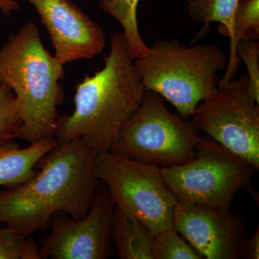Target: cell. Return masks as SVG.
Returning <instances> with one entry per match:
<instances>
[{
  "instance_id": "10",
  "label": "cell",
  "mask_w": 259,
  "mask_h": 259,
  "mask_svg": "<svg viewBox=\"0 0 259 259\" xmlns=\"http://www.w3.org/2000/svg\"><path fill=\"white\" fill-rule=\"evenodd\" d=\"M229 209L178 202L174 229L204 258H243L246 221Z\"/></svg>"
},
{
  "instance_id": "5",
  "label": "cell",
  "mask_w": 259,
  "mask_h": 259,
  "mask_svg": "<svg viewBox=\"0 0 259 259\" xmlns=\"http://www.w3.org/2000/svg\"><path fill=\"white\" fill-rule=\"evenodd\" d=\"M201 139L192 122L172 114L161 95L146 90L110 151L146 164L169 167L192 161Z\"/></svg>"
},
{
  "instance_id": "11",
  "label": "cell",
  "mask_w": 259,
  "mask_h": 259,
  "mask_svg": "<svg viewBox=\"0 0 259 259\" xmlns=\"http://www.w3.org/2000/svg\"><path fill=\"white\" fill-rule=\"evenodd\" d=\"M37 10L55 49V58L64 65L91 59L101 54L106 39L101 27L70 0H26Z\"/></svg>"
},
{
  "instance_id": "14",
  "label": "cell",
  "mask_w": 259,
  "mask_h": 259,
  "mask_svg": "<svg viewBox=\"0 0 259 259\" xmlns=\"http://www.w3.org/2000/svg\"><path fill=\"white\" fill-rule=\"evenodd\" d=\"M221 35L231 38V54L226 74L222 81H218L219 88L233 79L238 69L239 59L236 54L237 44L243 40H258L259 0H238L229 26Z\"/></svg>"
},
{
  "instance_id": "22",
  "label": "cell",
  "mask_w": 259,
  "mask_h": 259,
  "mask_svg": "<svg viewBox=\"0 0 259 259\" xmlns=\"http://www.w3.org/2000/svg\"><path fill=\"white\" fill-rule=\"evenodd\" d=\"M19 3L17 0H0V11L3 15L9 16L13 12L19 9Z\"/></svg>"
},
{
  "instance_id": "8",
  "label": "cell",
  "mask_w": 259,
  "mask_h": 259,
  "mask_svg": "<svg viewBox=\"0 0 259 259\" xmlns=\"http://www.w3.org/2000/svg\"><path fill=\"white\" fill-rule=\"evenodd\" d=\"M191 117L199 133L259 168V104L250 94L247 74L218 88Z\"/></svg>"
},
{
  "instance_id": "17",
  "label": "cell",
  "mask_w": 259,
  "mask_h": 259,
  "mask_svg": "<svg viewBox=\"0 0 259 259\" xmlns=\"http://www.w3.org/2000/svg\"><path fill=\"white\" fill-rule=\"evenodd\" d=\"M0 259H40V248L32 238L7 226L0 229Z\"/></svg>"
},
{
  "instance_id": "21",
  "label": "cell",
  "mask_w": 259,
  "mask_h": 259,
  "mask_svg": "<svg viewBox=\"0 0 259 259\" xmlns=\"http://www.w3.org/2000/svg\"><path fill=\"white\" fill-rule=\"evenodd\" d=\"M243 258H259V228L251 238L245 240Z\"/></svg>"
},
{
  "instance_id": "2",
  "label": "cell",
  "mask_w": 259,
  "mask_h": 259,
  "mask_svg": "<svg viewBox=\"0 0 259 259\" xmlns=\"http://www.w3.org/2000/svg\"><path fill=\"white\" fill-rule=\"evenodd\" d=\"M110 44L104 67L76 85L74 111L58 117V144L81 139L97 155L110 151L141 105L146 89L123 32H115Z\"/></svg>"
},
{
  "instance_id": "3",
  "label": "cell",
  "mask_w": 259,
  "mask_h": 259,
  "mask_svg": "<svg viewBox=\"0 0 259 259\" xmlns=\"http://www.w3.org/2000/svg\"><path fill=\"white\" fill-rule=\"evenodd\" d=\"M64 65L45 49L33 22L0 49V83L13 90L23 120L19 139L32 144L54 137L57 107L64 101Z\"/></svg>"
},
{
  "instance_id": "16",
  "label": "cell",
  "mask_w": 259,
  "mask_h": 259,
  "mask_svg": "<svg viewBox=\"0 0 259 259\" xmlns=\"http://www.w3.org/2000/svg\"><path fill=\"white\" fill-rule=\"evenodd\" d=\"M191 20L202 25L195 40L204 37L210 30V24L218 22V32L222 33L229 26L238 0H186Z\"/></svg>"
},
{
  "instance_id": "6",
  "label": "cell",
  "mask_w": 259,
  "mask_h": 259,
  "mask_svg": "<svg viewBox=\"0 0 259 259\" xmlns=\"http://www.w3.org/2000/svg\"><path fill=\"white\" fill-rule=\"evenodd\" d=\"M257 170L223 145L203 138L192 161L161 168L165 183L178 202L228 208Z\"/></svg>"
},
{
  "instance_id": "20",
  "label": "cell",
  "mask_w": 259,
  "mask_h": 259,
  "mask_svg": "<svg viewBox=\"0 0 259 259\" xmlns=\"http://www.w3.org/2000/svg\"><path fill=\"white\" fill-rule=\"evenodd\" d=\"M237 56L244 61L248 70L249 92L259 104V42L258 40H240L236 47Z\"/></svg>"
},
{
  "instance_id": "18",
  "label": "cell",
  "mask_w": 259,
  "mask_h": 259,
  "mask_svg": "<svg viewBox=\"0 0 259 259\" xmlns=\"http://www.w3.org/2000/svg\"><path fill=\"white\" fill-rule=\"evenodd\" d=\"M23 120L13 90L0 83V144L20 136Z\"/></svg>"
},
{
  "instance_id": "12",
  "label": "cell",
  "mask_w": 259,
  "mask_h": 259,
  "mask_svg": "<svg viewBox=\"0 0 259 259\" xmlns=\"http://www.w3.org/2000/svg\"><path fill=\"white\" fill-rule=\"evenodd\" d=\"M58 144L54 137L20 148L15 140L0 144V187L13 189L28 182L35 167Z\"/></svg>"
},
{
  "instance_id": "23",
  "label": "cell",
  "mask_w": 259,
  "mask_h": 259,
  "mask_svg": "<svg viewBox=\"0 0 259 259\" xmlns=\"http://www.w3.org/2000/svg\"><path fill=\"white\" fill-rule=\"evenodd\" d=\"M2 223H2L1 221H0V229H1V228H2Z\"/></svg>"
},
{
  "instance_id": "7",
  "label": "cell",
  "mask_w": 259,
  "mask_h": 259,
  "mask_svg": "<svg viewBox=\"0 0 259 259\" xmlns=\"http://www.w3.org/2000/svg\"><path fill=\"white\" fill-rule=\"evenodd\" d=\"M95 171L115 205L142 221L154 236L174 228L178 200L165 183L160 167L110 151L97 155Z\"/></svg>"
},
{
  "instance_id": "15",
  "label": "cell",
  "mask_w": 259,
  "mask_h": 259,
  "mask_svg": "<svg viewBox=\"0 0 259 259\" xmlns=\"http://www.w3.org/2000/svg\"><path fill=\"white\" fill-rule=\"evenodd\" d=\"M140 0H99L100 8L117 20L123 29L126 44L134 59L144 55L148 47L139 32L137 8Z\"/></svg>"
},
{
  "instance_id": "9",
  "label": "cell",
  "mask_w": 259,
  "mask_h": 259,
  "mask_svg": "<svg viewBox=\"0 0 259 259\" xmlns=\"http://www.w3.org/2000/svg\"><path fill=\"white\" fill-rule=\"evenodd\" d=\"M115 207L106 186L100 181L86 216L74 218L60 212L53 217L50 234L40 248V258H108Z\"/></svg>"
},
{
  "instance_id": "19",
  "label": "cell",
  "mask_w": 259,
  "mask_h": 259,
  "mask_svg": "<svg viewBox=\"0 0 259 259\" xmlns=\"http://www.w3.org/2000/svg\"><path fill=\"white\" fill-rule=\"evenodd\" d=\"M156 259H202L204 257L174 228L155 236Z\"/></svg>"
},
{
  "instance_id": "4",
  "label": "cell",
  "mask_w": 259,
  "mask_h": 259,
  "mask_svg": "<svg viewBox=\"0 0 259 259\" xmlns=\"http://www.w3.org/2000/svg\"><path fill=\"white\" fill-rule=\"evenodd\" d=\"M228 62L218 46L187 47L177 39L156 40L134 59L145 89L169 102L184 119L218 90L217 74Z\"/></svg>"
},
{
  "instance_id": "1",
  "label": "cell",
  "mask_w": 259,
  "mask_h": 259,
  "mask_svg": "<svg viewBox=\"0 0 259 259\" xmlns=\"http://www.w3.org/2000/svg\"><path fill=\"white\" fill-rule=\"evenodd\" d=\"M96 156L81 139L56 145L28 182L0 191L1 222L30 237L47 230L58 213L86 216L100 183Z\"/></svg>"
},
{
  "instance_id": "13",
  "label": "cell",
  "mask_w": 259,
  "mask_h": 259,
  "mask_svg": "<svg viewBox=\"0 0 259 259\" xmlns=\"http://www.w3.org/2000/svg\"><path fill=\"white\" fill-rule=\"evenodd\" d=\"M112 239L120 259H156L154 235L142 221L117 206L114 209Z\"/></svg>"
}]
</instances>
